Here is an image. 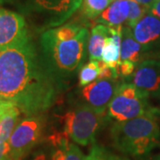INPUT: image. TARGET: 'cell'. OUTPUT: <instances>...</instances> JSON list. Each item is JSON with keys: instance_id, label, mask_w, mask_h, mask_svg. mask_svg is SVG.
Instances as JSON below:
<instances>
[{"instance_id": "obj_23", "label": "cell", "mask_w": 160, "mask_h": 160, "mask_svg": "<svg viewBox=\"0 0 160 160\" xmlns=\"http://www.w3.org/2000/svg\"><path fill=\"white\" fill-rule=\"evenodd\" d=\"M9 153H10L9 143H0V160H6L7 158H9Z\"/></svg>"}, {"instance_id": "obj_15", "label": "cell", "mask_w": 160, "mask_h": 160, "mask_svg": "<svg viewBox=\"0 0 160 160\" xmlns=\"http://www.w3.org/2000/svg\"><path fill=\"white\" fill-rule=\"evenodd\" d=\"M21 110L16 105L6 111L0 119V143L8 142L14 128L18 125Z\"/></svg>"}, {"instance_id": "obj_12", "label": "cell", "mask_w": 160, "mask_h": 160, "mask_svg": "<svg viewBox=\"0 0 160 160\" xmlns=\"http://www.w3.org/2000/svg\"><path fill=\"white\" fill-rule=\"evenodd\" d=\"M129 11V0H113L96 21L109 28H119L127 21Z\"/></svg>"}, {"instance_id": "obj_11", "label": "cell", "mask_w": 160, "mask_h": 160, "mask_svg": "<svg viewBox=\"0 0 160 160\" xmlns=\"http://www.w3.org/2000/svg\"><path fill=\"white\" fill-rule=\"evenodd\" d=\"M132 31L145 53L160 51V20L150 12L135 24Z\"/></svg>"}, {"instance_id": "obj_19", "label": "cell", "mask_w": 160, "mask_h": 160, "mask_svg": "<svg viewBox=\"0 0 160 160\" xmlns=\"http://www.w3.org/2000/svg\"><path fill=\"white\" fill-rule=\"evenodd\" d=\"M129 5L130 11L126 21V26L132 29L135 26V24L149 11V8L142 5H140L132 0H129Z\"/></svg>"}, {"instance_id": "obj_4", "label": "cell", "mask_w": 160, "mask_h": 160, "mask_svg": "<svg viewBox=\"0 0 160 160\" xmlns=\"http://www.w3.org/2000/svg\"><path fill=\"white\" fill-rule=\"evenodd\" d=\"M104 113H101L86 103H79L63 115L64 131L69 138L82 146L94 143L102 123Z\"/></svg>"}, {"instance_id": "obj_5", "label": "cell", "mask_w": 160, "mask_h": 160, "mask_svg": "<svg viewBox=\"0 0 160 160\" xmlns=\"http://www.w3.org/2000/svg\"><path fill=\"white\" fill-rule=\"evenodd\" d=\"M22 10L38 21L40 29L56 28L68 21L83 0H17Z\"/></svg>"}, {"instance_id": "obj_24", "label": "cell", "mask_w": 160, "mask_h": 160, "mask_svg": "<svg viewBox=\"0 0 160 160\" xmlns=\"http://www.w3.org/2000/svg\"><path fill=\"white\" fill-rule=\"evenodd\" d=\"M13 105H15V104L11 102H7V101L0 100V119L2 118V117L5 115V113H6V111L9 109H11Z\"/></svg>"}, {"instance_id": "obj_31", "label": "cell", "mask_w": 160, "mask_h": 160, "mask_svg": "<svg viewBox=\"0 0 160 160\" xmlns=\"http://www.w3.org/2000/svg\"><path fill=\"white\" fill-rule=\"evenodd\" d=\"M6 160H11V159H10V158H7V159H6Z\"/></svg>"}, {"instance_id": "obj_6", "label": "cell", "mask_w": 160, "mask_h": 160, "mask_svg": "<svg viewBox=\"0 0 160 160\" xmlns=\"http://www.w3.org/2000/svg\"><path fill=\"white\" fill-rule=\"evenodd\" d=\"M149 97L132 83L118 85L108 106V115L116 122L133 119L151 111Z\"/></svg>"}, {"instance_id": "obj_21", "label": "cell", "mask_w": 160, "mask_h": 160, "mask_svg": "<svg viewBox=\"0 0 160 160\" xmlns=\"http://www.w3.org/2000/svg\"><path fill=\"white\" fill-rule=\"evenodd\" d=\"M98 66L100 70L98 79H117L118 78L117 70L110 68L102 60L98 61Z\"/></svg>"}, {"instance_id": "obj_1", "label": "cell", "mask_w": 160, "mask_h": 160, "mask_svg": "<svg viewBox=\"0 0 160 160\" xmlns=\"http://www.w3.org/2000/svg\"><path fill=\"white\" fill-rule=\"evenodd\" d=\"M59 86L30 39L0 50V100L28 116L41 114L54 103Z\"/></svg>"}, {"instance_id": "obj_22", "label": "cell", "mask_w": 160, "mask_h": 160, "mask_svg": "<svg viewBox=\"0 0 160 160\" xmlns=\"http://www.w3.org/2000/svg\"><path fill=\"white\" fill-rule=\"evenodd\" d=\"M136 64L129 61H120L118 66V77L122 78H130L136 69Z\"/></svg>"}, {"instance_id": "obj_10", "label": "cell", "mask_w": 160, "mask_h": 160, "mask_svg": "<svg viewBox=\"0 0 160 160\" xmlns=\"http://www.w3.org/2000/svg\"><path fill=\"white\" fill-rule=\"evenodd\" d=\"M118 85L116 79H96L83 87L81 94L86 104L105 114Z\"/></svg>"}, {"instance_id": "obj_2", "label": "cell", "mask_w": 160, "mask_h": 160, "mask_svg": "<svg viewBox=\"0 0 160 160\" xmlns=\"http://www.w3.org/2000/svg\"><path fill=\"white\" fill-rule=\"evenodd\" d=\"M88 39V29L75 23L49 29L42 34L41 55L59 86L71 78L82 64Z\"/></svg>"}, {"instance_id": "obj_3", "label": "cell", "mask_w": 160, "mask_h": 160, "mask_svg": "<svg viewBox=\"0 0 160 160\" xmlns=\"http://www.w3.org/2000/svg\"><path fill=\"white\" fill-rule=\"evenodd\" d=\"M155 109L136 118L116 122L110 135L116 149L125 154L142 157L160 144V127Z\"/></svg>"}, {"instance_id": "obj_26", "label": "cell", "mask_w": 160, "mask_h": 160, "mask_svg": "<svg viewBox=\"0 0 160 160\" xmlns=\"http://www.w3.org/2000/svg\"><path fill=\"white\" fill-rule=\"evenodd\" d=\"M132 1H134V2H136L138 4H140V5H142V6H147V7H150L151 5L154 3L155 0H132Z\"/></svg>"}, {"instance_id": "obj_29", "label": "cell", "mask_w": 160, "mask_h": 160, "mask_svg": "<svg viewBox=\"0 0 160 160\" xmlns=\"http://www.w3.org/2000/svg\"><path fill=\"white\" fill-rule=\"evenodd\" d=\"M155 111H156V113L158 114V113H160V109H155Z\"/></svg>"}, {"instance_id": "obj_8", "label": "cell", "mask_w": 160, "mask_h": 160, "mask_svg": "<svg viewBox=\"0 0 160 160\" xmlns=\"http://www.w3.org/2000/svg\"><path fill=\"white\" fill-rule=\"evenodd\" d=\"M30 39L25 18L0 7V50L22 45Z\"/></svg>"}, {"instance_id": "obj_17", "label": "cell", "mask_w": 160, "mask_h": 160, "mask_svg": "<svg viewBox=\"0 0 160 160\" xmlns=\"http://www.w3.org/2000/svg\"><path fill=\"white\" fill-rule=\"evenodd\" d=\"M113 0H84L83 13L90 20L99 17Z\"/></svg>"}, {"instance_id": "obj_16", "label": "cell", "mask_w": 160, "mask_h": 160, "mask_svg": "<svg viewBox=\"0 0 160 160\" xmlns=\"http://www.w3.org/2000/svg\"><path fill=\"white\" fill-rule=\"evenodd\" d=\"M99 66L98 61L91 60L86 65H84L78 73V84L81 87H85L92 83L99 78Z\"/></svg>"}, {"instance_id": "obj_27", "label": "cell", "mask_w": 160, "mask_h": 160, "mask_svg": "<svg viewBox=\"0 0 160 160\" xmlns=\"http://www.w3.org/2000/svg\"><path fill=\"white\" fill-rule=\"evenodd\" d=\"M34 160H46V157H45V155L40 154V155H38V156H36V157H35Z\"/></svg>"}, {"instance_id": "obj_20", "label": "cell", "mask_w": 160, "mask_h": 160, "mask_svg": "<svg viewBox=\"0 0 160 160\" xmlns=\"http://www.w3.org/2000/svg\"><path fill=\"white\" fill-rule=\"evenodd\" d=\"M85 160H120V158L112 154L102 146L93 143L89 154L86 156Z\"/></svg>"}, {"instance_id": "obj_7", "label": "cell", "mask_w": 160, "mask_h": 160, "mask_svg": "<svg viewBox=\"0 0 160 160\" xmlns=\"http://www.w3.org/2000/svg\"><path fill=\"white\" fill-rule=\"evenodd\" d=\"M45 119L41 114L30 115L18 123L8 141L9 158L22 160L38 143L44 129Z\"/></svg>"}, {"instance_id": "obj_13", "label": "cell", "mask_w": 160, "mask_h": 160, "mask_svg": "<svg viewBox=\"0 0 160 160\" xmlns=\"http://www.w3.org/2000/svg\"><path fill=\"white\" fill-rule=\"evenodd\" d=\"M145 52L142 46L134 38L131 28H123L122 42L120 47V61H129L138 65L142 62Z\"/></svg>"}, {"instance_id": "obj_9", "label": "cell", "mask_w": 160, "mask_h": 160, "mask_svg": "<svg viewBox=\"0 0 160 160\" xmlns=\"http://www.w3.org/2000/svg\"><path fill=\"white\" fill-rule=\"evenodd\" d=\"M128 78L149 98L160 99V60H144L138 64Z\"/></svg>"}, {"instance_id": "obj_30", "label": "cell", "mask_w": 160, "mask_h": 160, "mask_svg": "<svg viewBox=\"0 0 160 160\" xmlns=\"http://www.w3.org/2000/svg\"><path fill=\"white\" fill-rule=\"evenodd\" d=\"M120 160H129L128 158H120Z\"/></svg>"}, {"instance_id": "obj_14", "label": "cell", "mask_w": 160, "mask_h": 160, "mask_svg": "<svg viewBox=\"0 0 160 160\" xmlns=\"http://www.w3.org/2000/svg\"><path fill=\"white\" fill-rule=\"evenodd\" d=\"M109 37V27L98 24L91 31V36L88 39V52L90 61L102 60V53L106 38Z\"/></svg>"}, {"instance_id": "obj_25", "label": "cell", "mask_w": 160, "mask_h": 160, "mask_svg": "<svg viewBox=\"0 0 160 160\" xmlns=\"http://www.w3.org/2000/svg\"><path fill=\"white\" fill-rule=\"evenodd\" d=\"M149 12L160 20V0H155L154 3L149 7Z\"/></svg>"}, {"instance_id": "obj_18", "label": "cell", "mask_w": 160, "mask_h": 160, "mask_svg": "<svg viewBox=\"0 0 160 160\" xmlns=\"http://www.w3.org/2000/svg\"><path fill=\"white\" fill-rule=\"evenodd\" d=\"M82 150L75 144L70 143L67 148L56 149L52 156V160H85Z\"/></svg>"}, {"instance_id": "obj_28", "label": "cell", "mask_w": 160, "mask_h": 160, "mask_svg": "<svg viewBox=\"0 0 160 160\" xmlns=\"http://www.w3.org/2000/svg\"><path fill=\"white\" fill-rule=\"evenodd\" d=\"M151 160H160V153L156 155L154 158H151Z\"/></svg>"}]
</instances>
